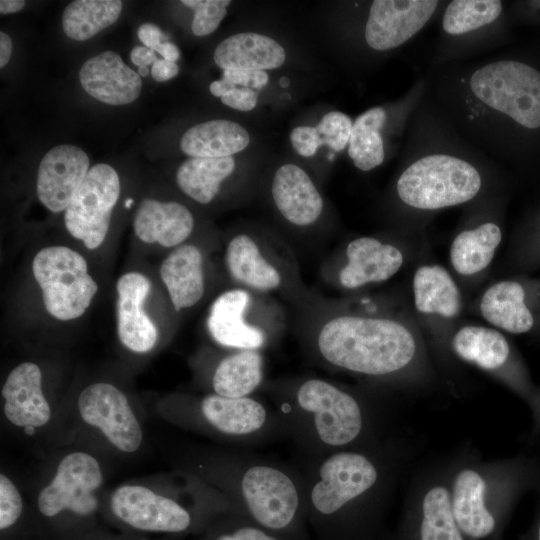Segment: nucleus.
Instances as JSON below:
<instances>
[{"mask_svg":"<svg viewBox=\"0 0 540 540\" xmlns=\"http://www.w3.org/2000/svg\"><path fill=\"white\" fill-rule=\"evenodd\" d=\"M427 96L441 115L499 165L522 133L540 131V69L507 51L428 66Z\"/></svg>","mask_w":540,"mask_h":540,"instance_id":"obj_1","label":"nucleus"},{"mask_svg":"<svg viewBox=\"0 0 540 540\" xmlns=\"http://www.w3.org/2000/svg\"><path fill=\"white\" fill-rule=\"evenodd\" d=\"M296 308L302 349L323 369L381 384L406 377L421 360L417 328L386 302L312 293Z\"/></svg>","mask_w":540,"mask_h":540,"instance_id":"obj_2","label":"nucleus"},{"mask_svg":"<svg viewBox=\"0 0 540 540\" xmlns=\"http://www.w3.org/2000/svg\"><path fill=\"white\" fill-rule=\"evenodd\" d=\"M504 184L502 166L462 137L426 93L410 119L393 184L402 215L413 222L424 220L499 195Z\"/></svg>","mask_w":540,"mask_h":540,"instance_id":"obj_3","label":"nucleus"},{"mask_svg":"<svg viewBox=\"0 0 540 540\" xmlns=\"http://www.w3.org/2000/svg\"><path fill=\"white\" fill-rule=\"evenodd\" d=\"M384 451H337L301 463L308 528L317 540H373L389 482Z\"/></svg>","mask_w":540,"mask_h":540,"instance_id":"obj_4","label":"nucleus"},{"mask_svg":"<svg viewBox=\"0 0 540 540\" xmlns=\"http://www.w3.org/2000/svg\"><path fill=\"white\" fill-rule=\"evenodd\" d=\"M281 417L301 463L377 446L375 417L354 390L317 376L265 380L261 389Z\"/></svg>","mask_w":540,"mask_h":540,"instance_id":"obj_5","label":"nucleus"},{"mask_svg":"<svg viewBox=\"0 0 540 540\" xmlns=\"http://www.w3.org/2000/svg\"><path fill=\"white\" fill-rule=\"evenodd\" d=\"M202 467L201 473L221 489L238 514L291 540H309L300 468L246 448Z\"/></svg>","mask_w":540,"mask_h":540,"instance_id":"obj_6","label":"nucleus"},{"mask_svg":"<svg viewBox=\"0 0 540 540\" xmlns=\"http://www.w3.org/2000/svg\"><path fill=\"white\" fill-rule=\"evenodd\" d=\"M224 266L233 286L278 296L295 307L312 295L302 280L290 244L270 234H234L225 244Z\"/></svg>","mask_w":540,"mask_h":540,"instance_id":"obj_7","label":"nucleus"},{"mask_svg":"<svg viewBox=\"0 0 540 540\" xmlns=\"http://www.w3.org/2000/svg\"><path fill=\"white\" fill-rule=\"evenodd\" d=\"M429 66L463 62L500 50L506 38L501 0H450L438 19Z\"/></svg>","mask_w":540,"mask_h":540,"instance_id":"obj_8","label":"nucleus"},{"mask_svg":"<svg viewBox=\"0 0 540 540\" xmlns=\"http://www.w3.org/2000/svg\"><path fill=\"white\" fill-rule=\"evenodd\" d=\"M206 328L225 349L263 351L282 336L285 313L276 298L232 286L211 303Z\"/></svg>","mask_w":540,"mask_h":540,"instance_id":"obj_9","label":"nucleus"},{"mask_svg":"<svg viewBox=\"0 0 540 540\" xmlns=\"http://www.w3.org/2000/svg\"><path fill=\"white\" fill-rule=\"evenodd\" d=\"M182 414L191 425L246 449L287 439L274 407L253 395L229 398L209 393L187 405Z\"/></svg>","mask_w":540,"mask_h":540,"instance_id":"obj_10","label":"nucleus"},{"mask_svg":"<svg viewBox=\"0 0 540 540\" xmlns=\"http://www.w3.org/2000/svg\"><path fill=\"white\" fill-rule=\"evenodd\" d=\"M102 483V469L93 455L84 451L66 454L37 496L40 517L57 530L68 523L90 521L99 509L97 492Z\"/></svg>","mask_w":540,"mask_h":540,"instance_id":"obj_11","label":"nucleus"},{"mask_svg":"<svg viewBox=\"0 0 540 540\" xmlns=\"http://www.w3.org/2000/svg\"><path fill=\"white\" fill-rule=\"evenodd\" d=\"M109 511L126 528L173 535L203 532L222 514L210 508L187 507L171 496L135 484H125L113 491Z\"/></svg>","mask_w":540,"mask_h":540,"instance_id":"obj_12","label":"nucleus"},{"mask_svg":"<svg viewBox=\"0 0 540 540\" xmlns=\"http://www.w3.org/2000/svg\"><path fill=\"white\" fill-rule=\"evenodd\" d=\"M32 271L47 312L58 320L82 316L98 291L84 257L66 246L41 249L33 259Z\"/></svg>","mask_w":540,"mask_h":540,"instance_id":"obj_13","label":"nucleus"},{"mask_svg":"<svg viewBox=\"0 0 540 540\" xmlns=\"http://www.w3.org/2000/svg\"><path fill=\"white\" fill-rule=\"evenodd\" d=\"M404 262V253L395 243L376 236H359L324 261L321 276L338 290L356 292L391 279Z\"/></svg>","mask_w":540,"mask_h":540,"instance_id":"obj_14","label":"nucleus"},{"mask_svg":"<svg viewBox=\"0 0 540 540\" xmlns=\"http://www.w3.org/2000/svg\"><path fill=\"white\" fill-rule=\"evenodd\" d=\"M119 195L120 180L115 169L104 163L92 166L65 210L68 232L86 248H98L108 233Z\"/></svg>","mask_w":540,"mask_h":540,"instance_id":"obj_15","label":"nucleus"},{"mask_svg":"<svg viewBox=\"0 0 540 540\" xmlns=\"http://www.w3.org/2000/svg\"><path fill=\"white\" fill-rule=\"evenodd\" d=\"M81 419L98 429L123 453L136 452L143 440L141 425L125 394L116 386L97 382L85 387L77 400Z\"/></svg>","mask_w":540,"mask_h":540,"instance_id":"obj_16","label":"nucleus"},{"mask_svg":"<svg viewBox=\"0 0 540 540\" xmlns=\"http://www.w3.org/2000/svg\"><path fill=\"white\" fill-rule=\"evenodd\" d=\"M499 196H485L471 203L472 222L455 235L449 249L450 264L457 275L475 277L493 261L503 239L497 217Z\"/></svg>","mask_w":540,"mask_h":540,"instance_id":"obj_17","label":"nucleus"},{"mask_svg":"<svg viewBox=\"0 0 540 540\" xmlns=\"http://www.w3.org/2000/svg\"><path fill=\"white\" fill-rule=\"evenodd\" d=\"M478 310L500 331L530 333L540 327V280L524 276L499 280L483 292Z\"/></svg>","mask_w":540,"mask_h":540,"instance_id":"obj_18","label":"nucleus"},{"mask_svg":"<svg viewBox=\"0 0 540 540\" xmlns=\"http://www.w3.org/2000/svg\"><path fill=\"white\" fill-rule=\"evenodd\" d=\"M426 90V79L424 75L419 76L393 107H371L355 119L348 144V155L358 170L369 172L384 163L386 128L409 121L415 111L404 114L394 121L392 119L408 107L419 103L424 98Z\"/></svg>","mask_w":540,"mask_h":540,"instance_id":"obj_19","label":"nucleus"},{"mask_svg":"<svg viewBox=\"0 0 540 540\" xmlns=\"http://www.w3.org/2000/svg\"><path fill=\"white\" fill-rule=\"evenodd\" d=\"M449 491L455 520L466 540L494 539L501 517L487 475L476 467H462L455 472Z\"/></svg>","mask_w":540,"mask_h":540,"instance_id":"obj_20","label":"nucleus"},{"mask_svg":"<svg viewBox=\"0 0 540 540\" xmlns=\"http://www.w3.org/2000/svg\"><path fill=\"white\" fill-rule=\"evenodd\" d=\"M89 158L79 147L58 145L42 158L36 190L40 202L50 211H65L89 171Z\"/></svg>","mask_w":540,"mask_h":540,"instance_id":"obj_21","label":"nucleus"},{"mask_svg":"<svg viewBox=\"0 0 540 540\" xmlns=\"http://www.w3.org/2000/svg\"><path fill=\"white\" fill-rule=\"evenodd\" d=\"M415 311L433 329H445L459 318L461 290L451 273L439 264H423L412 277Z\"/></svg>","mask_w":540,"mask_h":540,"instance_id":"obj_22","label":"nucleus"},{"mask_svg":"<svg viewBox=\"0 0 540 540\" xmlns=\"http://www.w3.org/2000/svg\"><path fill=\"white\" fill-rule=\"evenodd\" d=\"M270 195L281 217L296 229H309L324 212V199L310 176L298 165L287 163L274 173Z\"/></svg>","mask_w":540,"mask_h":540,"instance_id":"obj_23","label":"nucleus"},{"mask_svg":"<svg viewBox=\"0 0 540 540\" xmlns=\"http://www.w3.org/2000/svg\"><path fill=\"white\" fill-rule=\"evenodd\" d=\"M150 287L148 278L138 272L122 275L116 284L118 338L135 353L150 351L158 340V330L143 308Z\"/></svg>","mask_w":540,"mask_h":540,"instance_id":"obj_24","label":"nucleus"},{"mask_svg":"<svg viewBox=\"0 0 540 540\" xmlns=\"http://www.w3.org/2000/svg\"><path fill=\"white\" fill-rule=\"evenodd\" d=\"M398 540H466L453 514L449 485L437 482L424 489L407 510Z\"/></svg>","mask_w":540,"mask_h":540,"instance_id":"obj_25","label":"nucleus"},{"mask_svg":"<svg viewBox=\"0 0 540 540\" xmlns=\"http://www.w3.org/2000/svg\"><path fill=\"white\" fill-rule=\"evenodd\" d=\"M6 419L20 428H40L51 419V407L42 391V373L33 362L17 365L1 391Z\"/></svg>","mask_w":540,"mask_h":540,"instance_id":"obj_26","label":"nucleus"},{"mask_svg":"<svg viewBox=\"0 0 540 540\" xmlns=\"http://www.w3.org/2000/svg\"><path fill=\"white\" fill-rule=\"evenodd\" d=\"M83 89L95 99L110 105H126L136 100L142 81L113 51L88 59L79 71Z\"/></svg>","mask_w":540,"mask_h":540,"instance_id":"obj_27","label":"nucleus"},{"mask_svg":"<svg viewBox=\"0 0 540 540\" xmlns=\"http://www.w3.org/2000/svg\"><path fill=\"white\" fill-rule=\"evenodd\" d=\"M160 277L175 311L195 306L206 292L204 253L193 243L174 248L161 264Z\"/></svg>","mask_w":540,"mask_h":540,"instance_id":"obj_28","label":"nucleus"},{"mask_svg":"<svg viewBox=\"0 0 540 540\" xmlns=\"http://www.w3.org/2000/svg\"><path fill=\"white\" fill-rule=\"evenodd\" d=\"M195 221L190 210L179 202L144 199L135 214L133 227L145 243L176 248L191 236Z\"/></svg>","mask_w":540,"mask_h":540,"instance_id":"obj_29","label":"nucleus"},{"mask_svg":"<svg viewBox=\"0 0 540 540\" xmlns=\"http://www.w3.org/2000/svg\"><path fill=\"white\" fill-rule=\"evenodd\" d=\"M450 346L461 360L495 375H503L513 359L508 339L492 326L463 325L451 334Z\"/></svg>","mask_w":540,"mask_h":540,"instance_id":"obj_30","label":"nucleus"},{"mask_svg":"<svg viewBox=\"0 0 540 540\" xmlns=\"http://www.w3.org/2000/svg\"><path fill=\"white\" fill-rule=\"evenodd\" d=\"M262 351L228 349L212 369L213 394L229 398L252 396L265 382Z\"/></svg>","mask_w":540,"mask_h":540,"instance_id":"obj_31","label":"nucleus"},{"mask_svg":"<svg viewBox=\"0 0 540 540\" xmlns=\"http://www.w3.org/2000/svg\"><path fill=\"white\" fill-rule=\"evenodd\" d=\"M213 59L223 70L264 71L282 66L286 53L284 48L269 36L243 32L220 42L214 51Z\"/></svg>","mask_w":540,"mask_h":540,"instance_id":"obj_32","label":"nucleus"},{"mask_svg":"<svg viewBox=\"0 0 540 540\" xmlns=\"http://www.w3.org/2000/svg\"><path fill=\"white\" fill-rule=\"evenodd\" d=\"M250 143L248 131L240 124L223 119L196 124L181 137L180 148L188 156L230 157Z\"/></svg>","mask_w":540,"mask_h":540,"instance_id":"obj_33","label":"nucleus"},{"mask_svg":"<svg viewBox=\"0 0 540 540\" xmlns=\"http://www.w3.org/2000/svg\"><path fill=\"white\" fill-rule=\"evenodd\" d=\"M230 157H190L178 168L176 181L180 190L200 204H209L218 195L223 182L235 171Z\"/></svg>","mask_w":540,"mask_h":540,"instance_id":"obj_34","label":"nucleus"},{"mask_svg":"<svg viewBox=\"0 0 540 540\" xmlns=\"http://www.w3.org/2000/svg\"><path fill=\"white\" fill-rule=\"evenodd\" d=\"M121 10L119 0H76L64 9L62 27L69 38L85 41L112 25Z\"/></svg>","mask_w":540,"mask_h":540,"instance_id":"obj_35","label":"nucleus"},{"mask_svg":"<svg viewBox=\"0 0 540 540\" xmlns=\"http://www.w3.org/2000/svg\"><path fill=\"white\" fill-rule=\"evenodd\" d=\"M200 540H291L236 513L225 512L214 518Z\"/></svg>","mask_w":540,"mask_h":540,"instance_id":"obj_36","label":"nucleus"},{"mask_svg":"<svg viewBox=\"0 0 540 540\" xmlns=\"http://www.w3.org/2000/svg\"><path fill=\"white\" fill-rule=\"evenodd\" d=\"M512 261L519 271L530 272L540 268V212L533 224L518 235Z\"/></svg>","mask_w":540,"mask_h":540,"instance_id":"obj_37","label":"nucleus"},{"mask_svg":"<svg viewBox=\"0 0 540 540\" xmlns=\"http://www.w3.org/2000/svg\"><path fill=\"white\" fill-rule=\"evenodd\" d=\"M182 4L194 10L191 29L196 36L213 33L227 14L229 0H182Z\"/></svg>","mask_w":540,"mask_h":540,"instance_id":"obj_38","label":"nucleus"},{"mask_svg":"<svg viewBox=\"0 0 540 540\" xmlns=\"http://www.w3.org/2000/svg\"><path fill=\"white\" fill-rule=\"evenodd\" d=\"M352 126L353 122L347 114L341 111H330L315 127L322 138L323 145H327L335 152H340L349 144Z\"/></svg>","mask_w":540,"mask_h":540,"instance_id":"obj_39","label":"nucleus"},{"mask_svg":"<svg viewBox=\"0 0 540 540\" xmlns=\"http://www.w3.org/2000/svg\"><path fill=\"white\" fill-rule=\"evenodd\" d=\"M23 513L22 496L13 483L4 473L0 475V529L4 536L10 532L20 521Z\"/></svg>","mask_w":540,"mask_h":540,"instance_id":"obj_40","label":"nucleus"},{"mask_svg":"<svg viewBox=\"0 0 540 540\" xmlns=\"http://www.w3.org/2000/svg\"><path fill=\"white\" fill-rule=\"evenodd\" d=\"M290 141L296 152L303 157H312L323 145L316 127L297 126L290 133Z\"/></svg>","mask_w":540,"mask_h":540,"instance_id":"obj_41","label":"nucleus"},{"mask_svg":"<svg viewBox=\"0 0 540 540\" xmlns=\"http://www.w3.org/2000/svg\"><path fill=\"white\" fill-rule=\"evenodd\" d=\"M237 87L261 89L269 81V75L260 70L227 69L223 70V77Z\"/></svg>","mask_w":540,"mask_h":540,"instance_id":"obj_42","label":"nucleus"},{"mask_svg":"<svg viewBox=\"0 0 540 540\" xmlns=\"http://www.w3.org/2000/svg\"><path fill=\"white\" fill-rule=\"evenodd\" d=\"M221 102L235 110L250 111L258 102V92L251 88L236 87L221 97Z\"/></svg>","mask_w":540,"mask_h":540,"instance_id":"obj_43","label":"nucleus"},{"mask_svg":"<svg viewBox=\"0 0 540 540\" xmlns=\"http://www.w3.org/2000/svg\"><path fill=\"white\" fill-rule=\"evenodd\" d=\"M138 37L145 47L154 51L161 44L163 33L156 25L144 23L138 29Z\"/></svg>","mask_w":540,"mask_h":540,"instance_id":"obj_44","label":"nucleus"},{"mask_svg":"<svg viewBox=\"0 0 540 540\" xmlns=\"http://www.w3.org/2000/svg\"><path fill=\"white\" fill-rule=\"evenodd\" d=\"M179 73V67L175 62L158 59L152 66L151 74L154 80L164 82L174 78Z\"/></svg>","mask_w":540,"mask_h":540,"instance_id":"obj_45","label":"nucleus"},{"mask_svg":"<svg viewBox=\"0 0 540 540\" xmlns=\"http://www.w3.org/2000/svg\"><path fill=\"white\" fill-rule=\"evenodd\" d=\"M130 58L132 63L138 67H148V65L154 64L158 60L155 51L145 46H135L130 53Z\"/></svg>","mask_w":540,"mask_h":540,"instance_id":"obj_46","label":"nucleus"},{"mask_svg":"<svg viewBox=\"0 0 540 540\" xmlns=\"http://www.w3.org/2000/svg\"><path fill=\"white\" fill-rule=\"evenodd\" d=\"M12 53V41L10 37L4 33L0 32V67H4L11 56Z\"/></svg>","mask_w":540,"mask_h":540,"instance_id":"obj_47","label":"nucleus"},{"mask_svg":"<svg viewBox=\"0 0 540 540\" xmlns=\"http://www.w3.org/2000/svg\"><path fill=\"white\" fill-rule=\"evenodd\" d=\"M154 51L162 55L165 60L171 62H175L180 57V51L178 47L169 42L161 43L158 47H156Z\"/></svg>","mask_w":540,"mask_h":540,"instance_id":"obj_48","label":"nucleus"},{"mask_svg":"<svg viewBox=\"0 0 540 540\" xmlns=\"http://www.w3.org/2000/svg\"><path fill=\"white\" fill-rule=\"evenodd\" d=\"M237 86L228 80L222 78L220 80L213 81L210 84V92L215 97H222L227 94L229 91L235 89Z\"/></svg>","mask_w":540,"mask_h":540,"instance_id":"obj_49","label":"nucleus"},{"mask_svg":"<svg viewBox=\"0 0 540 540\" xmlns=\"http://www.w3.org/2000/svg\"><path fill=\"white\" fill-rule=\"evenodd\" d=\"M25 5L23 0H1L0 1V13L8 14L20 11Z\"/></svg>","mask_w":540,"mask_h":540,"instance_id":"obj_50","label":"nucleus"},{"mask_svg":"<svg viewBox=\"0 0 540 540\" xmlns=\"http://www.w3.org/2000/svg\"><path fill=\"white\" fill-rule=\"evenodd\" d=\"M77 540H125V539L117 538V537H110V536H99V537H93V538H87V539L79 538Z\"/></svg>","mask_w":540,"mask_h":540,"instance_id":"obj_51","label":"nucleus"},{"mask_svg":"<svg viewBox=\"0 0 540 540\" xmlns=\"http://www.w3.org/2000/svg\"><path fill=\"white\" fill-rule=\"evenodd\" d=\"M532 540H540V520L534 530L533 533V539Z\"/></svg>","mask_w":540,"mask_h":540,"instance_id":"obj_52","label":"nucleus"},{"mask_svg":"<svg viewBox=\"0 0 540 540\" xmlns=\"http://www.w3.org/2000/svg\"><path fill=\"white\" fill-rule=\"evenodd\" d=\"M149 73L148 67L142 66L138 68V74L139 76L146 77Z\"/></svg>","mask_w":540,"mask_h":540,"instance_id":"obj_53","label":"nucleus"},{"mask_svg":"<svg viewBox=\"0 0 540 540\" xmlns=\"http://www.w3.org/2000/svg\"><path fill=\"white\" fill-rule=\"evenodd\" d=\"M132 204H133V200L131 198H129L125 202V207L130 208Z\"/></svg>","mask_w":540,"mask_h":540,"instance_id":"obj_54","label":"nucleus"}]
</instances>
